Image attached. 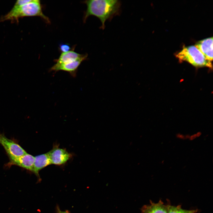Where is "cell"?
Wrapping results in <instances>:
<instances>
[{
    "label": "cell",
    "mask_w": 213,
    "mask_h": 213,
    "mask_svg": "<svg viewBox=\"0 0 213 213\" xmlns=\"http://www.w3.org/2000/svg\"><path fill=\"white\" fill-rule=\"evenodd\" d=\"M83 3L87 6L83 22H85L89 16H95L100 20L102 29L104 28L106 20L118 14L121 7L120 2L117 0H90Z\"/></svg>",
    "instance_id": "obj_1"
},
{
    "label": "cell",
    "mask_w": 213,
    "mask_h": 213,
    "mask_svg": "<svg viewBox=\"0 0 213 213\" xmlns=\"http://www.w3.org/2000/svg\"><path fill=\"white\" fill-rule=\"evenodd\" d=\"M35 16L40 17L47 23L50 22L49 18L43 13L40 1L38 0H30L21 6L13 7L9 12L0 18V21H18L21 17Z\"/></svg>",
    "instance_id": "obj_2"
},
{
    "label": "cell",
    "mask_w": 213,
    "mask_h": 213,
    "mask_svg": "<svg viewBox=\"0 0 213 213\" xmlns=\"http://www.w3.org/2000/svg\"><path fill=\"white\" fill-rule=\"evenodd\" d=\"M176 56L180 61L187 62L195 67H212V61L207 59L195 46L184 47Z\"/></svg>",
    "instance_id": "obj_3"
},
{
    "label": "cell",
    "mask_w": 213,
    "mask_h": 213,
    "mask_svg": "<svg viewBox=\"0 0 213 213\" xmlns=\"http://www.w3.org/2000/svg\"><path fill=\"white\" fill-rule=\"evenodd\" d=\"M0 144L4 149L9 157H18L27 153L18 143L0 134Z\"/></svg>",
    "instance_id": "obj_4"
},
{
    "label": "cell",
    "mask_w": 213,
    "mask_h": 213,
    "mask_svg": "<svg viewBox=\"0 0 213 213\" xmlns=\"http://www.w3.org/2000/svg\"><path fill=\"white\" fill-rule=\"evenodd\" d=\"M51 164L60 165L65 163L71 158V154L65 149L54 146L47 153Z\"/></svg>",
    "instance_id": "obj_5"
},
{
    "label": "cell",
    "mask_w": 213,
    "mask_h": 213,
    "mask_svg": "<svg viewBox=\"0 0 213 213\" xmlns=\"http://www.w3.org/2000/svg\"><path fill=\"white\" fill-rule=\"evenodd\" d=\"M9 161L6 166L9 167L16 165L32 172L35 157L27 153L18 157H9Z\"/></svg>",
    "instance_id": "obj_6"
},
{
    "label": "cell",
    "mask_w": 213,
    "mask_h": 213,
    "mask_svg": "<svg viewBox=\"0 0 213 213\" xmlns=\"http://www.w3.org/2000/svg\"><path fill=\"white\" fill-rule=\"evenodd\" d=\"M87 57V54H85L83 57L73 62L64 64L56 63L50 69V71L57 72L60 70L69 72L73 77L76 76L78 67L81 63L85 60Z\"/></svg>",
    "instance_id": "obj_7"
},
{
    "label": "cell",
    "mask_w": 213,
    "mask_h": 213,
    "mask_svg": "<svg viewBox=\"0 0 213 213\" xmlns=\"http://www.w3.org/2000/svg\"><path fill=\"white\" fill-rule=\"evenodd\" d=\"M195 46L208 60L213 59V38H205L197 42Z\"/></svg>",
    "instance_id": "obj_8"
},
{
    "label": "cell",
    "mask_w": 213,
    "mask_h": 213,
    "mask_svg": "<svg viewBox=\"0 0 213 213\" xmlns=\"http://www.w3.org/2000/svg\"><path fill=\"white\" fill-rule=\"evenodd\" d=\"M47 153L36 156L32 172L40 180L39 172L43 168L51 164Z\"/></svg>",
    "instance_id": "obj_9"
},
{
    "label": "cell",
    "mask_w": 213,
    "mask_h": 213,
    "mask_svg": "<svg viewBox=\"0 0 213 213\" xmlns=\"http://www.w3.org/2000/svg\"><path fill=\"white\" fill-rule=\"evenodd\" d=\"M149 205L143 206L141 209L142 213H167L168 206L164 204L161 200L157 203L151 201Z\"/></svg>",
    "instance_id": "obj_10"
},
{
    "label": "cell",
    "mask_w": 213,
    "mask_h": 213,
    "mask_svg": "<svg viewBox=\"0 0 213 213\" xmlns=\"http://www.w3.org/2000/svg\"><path fill=\"white\" fill-rule=\"evenodd\" d=\"M84 55L75 52L73 49L68 52L61 53L59 58L56 59L55 62L57 64L69 63L80 58Z\"/></svg>",
    "instance_id": "obj_11"
},
{
    "label": "cell",
    "mask_w": 213,
    "mask_h": 213,
    "mask_svg": "<svg viewBox=\"0 0 213 213\" xmlns=\"http://www.w3.org/2000/svg\"><path fill=\"white\" fill-rule=\"evenodd\" d=\"M167 213H196L197 212V209L188 210L183 209L180 205L174 206L167 205Z\"/></svg>",
    "instance_id": "obj_12"
},
{
    "label": "cell",
    "mask_w": 213,
    "mask_h": 213,
    "mask_svg": "<svg viewBox=\"0 0 213 213\" xmlns=\"http://www.w3.org/2000/svg\"><path fill=\"white\" fill-rule=\"evenodd\" d=\"M59 51L62 53H64L71 50V46L67 43H62L60 44L59 46Z\"/></svg>",
    "instance_id": "obj_13"
},
{
    "label": "cell",
    "mask_w": 213,
    "mask_h": 213,
    "mask_svg": "<svg viewBox=\"0 0 213 213\" xmlns=\"http://www.w3.org/2000/svg\"><path fill=\"white\" fill-rule=\"evenodd\" d=\"M56 213H70L69 211L66 210L64 211L61 210L58 205H57L56 207Z\"/></svg>",
    "instance_id": "obj_14"
},
{
    "label": "cell",
    "mask_w": 213,
    "mask_h": 213,
    "mask_svg": "<svg viewBox=\"0 0 213 213\" xmlns=\"http://www.w3.org/2000/svg\"><path fill=\"white\" fill-rule=\"evenodd\" d=\"M176 137L179 139H185V135L179 133L176 135Z\"/></svg>",
    "instance_id": "obj_15"
},
{
    "label": "cell",
    "mask_w": 213,
    "mask_h": 213,
    "mask_svg": "<svg viewBox=\"0 0 213 213\" xmlns=\"http://www.w3.org/2000/svg\"><path fill=\"white\" fill-rule=\"evenodd\" d=\"M196 138L197 136L196 134H195L190 136L189 139L190 140L192 141L194 140Z\"/></svg>",
    "instance_id": "obj_16"
},
{
    "label": "cell",
    "mask_w": 213,
    "mask_h": 213,
    "mask_svg": "<svg viewBox=\"0 0 213 213\" xmlns=\"http://www.w3.org/2000/svg\"><path fill=\"white\" fill-rule=\"evenodd\" d=\"M201 133L200 132H198L196 133L197 137H199L201 135Z\"/></svg>",
    "instance_id": "obj_17"
},
{
    "label": "cell",
    "mask_w": 213,
    "mask_h": 213,
    "mask_svg": "<svg viewBox=\"0 0 213 213\" xmlns=\"http://www.w3.org/2000/svg\"><path fill=\"white\" fill-rule=\"evenodd\" d=\"M190 136V135H185V139H189Z\"/></svg>",
    "instance_id": "obj_18"
}]
</instances>
